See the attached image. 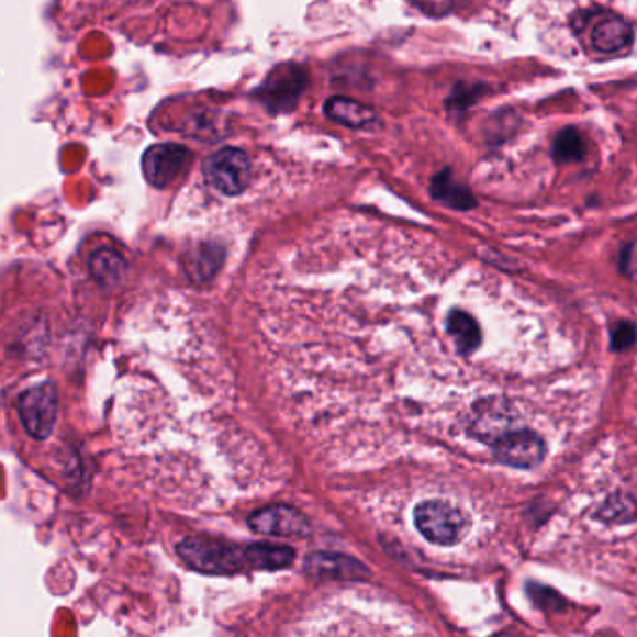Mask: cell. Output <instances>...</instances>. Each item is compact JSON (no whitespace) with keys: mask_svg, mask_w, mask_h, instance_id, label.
<instances>
[{"mask_svg":"<svg viewBox=\"0 0 637 637\" xmlns=\"http://www.w3.org/2000/svg\"><path fill=\"white\" fill-rule=\"evenodd\" d=\"M529 591H532V599H544V600H538L537 604L538 606H548V607H554L556 606V604H551V600H554V602H559V604H562V600L559 599V596H557L556 591H551V589H546V588H540V585H529Z\"/></svg>","mask_w":637,"mask_h":637,"instance_id":"d6986e66","label":"cell"},{"mask_svg":"<svg viewBox=\"0 0 637 637\" xmlns=\"http://www.w3.org/2000/svg\"><path fill=\"white\" fill-rule=\"evenodd\" d=\"M636 343V325L632 322H621L612 332V348L615 351H625Z\"/></svg>","mask_w":637,"mask_h":637,"instance_id":"e0dca14e","label":"cell"},{"mask_svg":"<svg viewBox=\"0 0 637 637\" xmlns=\"http://www.w3.org/2000/svg\"><path fill=\"white\" fill-rule=\"evenodd\" d=\"M447 332L457 343L458 354L469 356L481 346L482 333L481 327L477 324L476 318L466 311L452 309L447 316Z\"/></svg>","mask_w":637,"mask_h":637,"instance_id":"7c38bea8","label":"cell"},{"mask_svg":"<svg viewBox=\"0 0 637 637\" xmlns=\"http://www.w3.org/2000/svg\"><path fill=\"white\" fill-rule=\"evenodd\" d=\"M176 554L189 569L200 574L234 575L253 570L249 546L223 543L217 538L186 537L176 546Z\"/></svg>","mask_w":637,"mask_h":637,"instance_id":"6da1fadb","label":"cell"},{"mask_svg":"<svg viewBox=\"0 0 637 637\" xmlns=\"http://www.w3.org/2000/svg\"><path fill=\"white\" fill-rule=\"evenodd\" d=\"M193 152L181 144L163 143L150 146L143 157L146 180L157 189H167L188 175Z\"/></svg>","mask_w":637,"mask_h":637,"instance_id":"277c9868","label":"cell"},{"mask_svg":"<svg viewBox=\"0 0 637 637\" xmlns=\"http://www.w3.org/2000/svg\"><path fill=\"white\" fill-rule=\"evenodd\" d=\"M253 165L244 150L239 148H221L206 157L202 165V175L208 186L225 197H238L249 188Z\"/></svg>","mask_w":637,"mask_h":637,"instance_id":"7a4b0ae2","label":"cell"},{"mask_svg":"<svg viewBox=\"0 0 637 637\" xmlns=\"http://www.w3.org/2000/svg\"><path fill=\"white\" fill-rule=\"evenodd\" d=\"M249 559L253 570H281L294 562L295 551L279 544H249Z\"/></svg>","mask_w":637,"mask_h":637,"instance_id":"5bb4252c","label":"cell"},{"mask_svg":"<svg viewBox=\"0 0 637 637\" xmlns=\"http://www.w3.org/2000/svg\"><path fill=\"white\" fill-rule=\"evenodd\" d=\"M90 271L101 284H114L124 277L125 260L113 249L96 250L90 257Z\"/></svg>","mask_w":637,"mask_h":637,"instance_id":"9a60e30c","label":"cell"},{"mask_svg":"<svg viewBox=\"0 0 637 637\" xmlns=\"http://www.w3.org/2000/svg\"><path fill=\"white\" fill-rule=\"evenodd\" d=\"M412 2L431 15H444L450 12V8L455 4V0H412Z\"/></svg>","mask_w":637,"mask_h":637,"instance_id":"ac0fdd59","label":"cell"},{"mask_svg":"<svg viewBox=\"0 0 637 637\" xmlns=\"http://www.w3.org/2000/svg\"><path fill=\"white\" fill-rule=\"evenodd\" d=\"M621 269L625 271L626 276L634 273V244L626 245L623 253H621Z\"/></svg>","mask_w":637,"mask_h":637,"instance_id":"44dd1931","label":"cell"},{"mask_svg":"<svg viewBox=\"0 0 637 637\" xmlns=\"http://www.w3.org/2000/svg\"><path fill=\"white\" fill-rule=\"evenodd\" d=\"M634 40L632 25L625 18H618L615 13H606L594 23L591 32V44L600 53H618L626 49Z\"/></svg>","mask_w":637,"mask_h":637,"instance_id":"30bf717a","label":"cell"},{"mask_svg":"<svg viewBox=\"0 0 637 637\" xmlns=\"http://www.w3.org/2000/svg\"><path fill=\"white\" fill-rule=\"evenodd\" d=\"M585 156V143L574 127H567L559 133L554 143V157L557 163L581 161Z\"/></svg>","mask_w":637,"mask_h":637,"instance_id":"2e32d148","label":"cell"},{"mask_svg":"<svg viewBox=\"0 0 637 637\" xmlns=\"http://www.w3.org/2000/svg\"><path fill=\"white\" fill-rule=\"evenodd\" d=\"M247 524L253 532L268 537L305 538L311 535V525L294 506H266L250 514Z\"/></svg>","mask_w":637,"mask_h":637,"instance_id":"ba28073f","label":"cell"},{"mask_svg":"<svg viewBox=\"0 0 637 637\" xmlns=\"http://www.w3.org/2000/svg\"><path fill=\"white\" fill-rule=\"evenodd\" d=\"M92 2H98V8H100L101 12L111 15V13L119 12V10L135 7L138 2H148V0H92Z\"/></svg>","mask_w":637,"mask_h":637,"instance_id":"ffe728a7","label":"cell"},{"mask_svg":"<svg viewBox=\"0 0 637 637\" xmlns=\"http://www.w3.org/2000/svg\"><path fill=\"white\" fill-rule=\"evenodd\" d=\"M494 455L501 463L514 469H533L546 457V444L533 431H509L492 442Z\"/></svg>","mask_w":637,"mask_h":637,"instance_id":"52a82bcc","label":"cell"},{"mask_svg":"<svg viewBox=\"0 0 637 637\" xmlns=\"http://www.w3.org/2000/svg\"><path fill=\"white\" fill-rule=\"evenodd\" d=\"M431 194L432 199L438 200L452 210L466 212V210L477 206L476 197L452 176L450 170H442L439 175L434 176L431 183Z\"/></svg>","mask_w":637,"mask_h":637,"instance_id":"8fae6325","label":"cell"},{"mask_svg":"<svg viewBox=\"0 0 637 637\" xmlns=\"http://www.w3.org/2000/svg\"><path fill=\"white\" fill-rule=\"evenodd\" d=\"M324 111L329 119L346 127H367L376 120L375 111L370 107L340 96L327 100Z\"/></svg>","mask_w":637,"mask_h":637,"instance_id":"4fadbf2b","label":"cell"},{"mask_svg":"<svg viewBox=\"0 0 637 637\" xmlns=\"http://www.w3.org/2000/svg\"><path fill=\"white\" fill-rule=\"evenodd\" d=\"M21 423L34 439H47L58 417V396L51 383L26 389L18 402Z\"/></svg>","mask_w":637,"mask_h":637,"instance_id":"8992f818","label":"cell"},{"mask_svg":"<svg viewBox=\"0 0 637 637\" xmlns=\"http://www.w3.org/2000/svg\"><path fill=\"white\" fill-rule=\"evenodd\" d=\"M305 570L316 578L332 580H362L369 575V569L362 562L340 554H314L306 557Z\"/></svg>","mask_w":637,"mask_h":637,"instance_id":"9c48e42d","label":"cell"},{"mask_svg":"<svg viewBox=\"0 0 637 637\" xmlns=\"http://www.w3.org/2000/svg\"><path fill=\"white\" fill-rule=\"evenodd\" d=\"M415 527L432 544L455 546L463 537L468 522L462 511L445 501H425L415 509Z\"/></svg>","mask_w":637,"mask_h":637,"instance_id":"3957f363","label":"cell"},{"mask_svg":"<svg viewBox=\"0 0 637 637\" xmlns=\"http://www.w3.org/2000/svg\"><path fill=\"white\" fill-rule=\"evenodd\" d=\"M306 87V71L294 63L277 66L262 87L258 88V100L268 107L271 113H287L294 109Z\"/></svg>","mask_w":637,"mask_h":637,"instance_id":"5b68a950","label":"cell"}]
</instances>
